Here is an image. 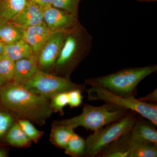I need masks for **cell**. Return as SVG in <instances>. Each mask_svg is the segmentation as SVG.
Here are the masks:
<instances>
[{"label":"cell","instance_id":"obj_1","mask_svg":"<svg viewBox=\"0 0 157 157\" xmlns=\"http://www.w3.org/2000/svg\"><path fill=\"white\" fill-rule=\"evenodd\" d=\"M0 103L15 117L40 126L45 123L53 113L50 100L12 81L0 87Z\"/></svg>","mask_w":157,"mask_h":157},{"label":"cell","instance_id":"obj_2","mask_svg":"<svg viewBox=\"0 0 157 157\" xmlns=\"http://www.w3.org/2000/svg\"><path fill=\"white\" fill-rule=\"evenodd\" d=\"M157 71V65L126 68L106 76L88 78L85 85L100 86L117 95L134 99L140 82Z\"/></svg>","mask_w":157,"mask_h":157},{"label":"cell","instance_id":"obj_3","mask_svg":"<svg viewBox=\"0 0 157 157\" xmlns=\"http://www.w3.org/2000/svg\"><path fill=\"white\" fill-rule=\"evenodd\" d=\"M92 44V36L81 25L67 34L56 63L61 76L70 78L73 70L90 53Z\"/></svg>","mask_w":157,"mask_h":157},{"label":"cell","instance_id":"obj_4","mask_svg":"<svg viewBox=\"0 0 157 157\" xmlns=\"http://www.w3.org/2000/svg\"><path fill=\"white\" fill-rule=\"evenodd\" d=\"M128 111L110 103H105L99 107L85 104L80 115L64 120L55 121L53 123L69 126L74 129L81 126L95 132L120 119Z\"/></svg>","mask_w":157,"mask_h":157},{"label":"cell","instance_id":"obj_5","mask_svg":"<svg viewBox=\"0 0 157 157\" xmlns=\"http://www.w3.org/2000/svg\"><path fill=\"white\" fill-rule=\"evenodd\" d=\"M137 116L136 113L129 110L120 119L108 124L89 135L86 140V149L84 156H96L109 144L129 133Z\"/></svg>","mask_w":157,"mask_h":157},{"label":"cell","instance_id":"obj_6","mask_svg":"<svg viewBox=\"0 0 157 157\" xmlns=\"http://www.w3.org/2000/svg\"><path fill=\"white\" fill-rule=\"evenodd\" d=\"M86 90L89 101L100 100L134 111L157 126V104H147L136 98H124L100 86H91Z\"/></svg>","mask_w":157,"mask_h":157},{"label":"cell","instance_id":"obj_7","mask_svg":"<svg viewBox=\"0 0 157 157\" xmlns=\"http://www.w3.org/2000/svg\"><path fill=\"white\" fill-rule=\"evenodd\" d=\"M23 86L30 91L50 100L59 93L67 92L71 90H86L85 85L74 83L70 78L50 74L41 70Z\"/></svg>","mask_w":157,"mask_h":157},{"label":"cell","instance_id":"obj_8","mask_svg":"<svg viewBox=\"0 0 157 157\" xmlns=\"http://www.w3.org/2000/svg\"><path fill=\"white\" fill-rule=\"evenodd\" d=\"M43 22L51 33L61 32L69 33L80 25L78 17L52 6L43 9Z\"/></svg>","mask_w":157,"mask_h":157},{"label":"cell","instance_id":"obj_9","mask_svg":"<svg viewBox=\"0 0 157 157\" xmlns=\"http://www.w3.org/2000/svg\"><path fill=\"white\" fill-rule=\"evenodd\" d=\"M67 34L61 32L51 33L38 53L39 69L46 70L55 66Z\"/></svg>","mask_w":157,"mask_h":157},{"label":"cell","instance_id":"obj_10","mask_svg":"<svg viewBox=\"0 0 157 157\" xmlns=\"http://www.w3.org/2000/svg\"><path fill=\"white\" fill-rule=\"evenodd\" d=\"M10 21L21 29L38 25L43 22V9L28 2L25 8Z\"/></svg>","mask_w":157,"mask_h":157},{"label":"cell","instance_id":"obj_11","mask_svg":"<svg viewBox=\"0 0 157 157\" xmlns=\"http://www.w3.org/2000/svg\"><path fill=\"white\" fill-rule=\"evenodd\" d=\"M38 55H33L15 62V69L12 82L23 85L32 78L39 70Z\"/></svg>","mask_w":157,"mask_h":157},{"label":"cell","instance_id":"obj_12","mask_svg":"<svg viewBox=\"0 0 157 157\" xmlns=\"http://www.w3.org/2000/svg\"><path fill=\"white\" fill-rule=\"evenodd\" d=\"M50 33L43 22L22 29V39L31 46L34 54L38 55Z\"/></svg>","mask_w":157,"mask_h":157},{"label":"cell","instance_id":"obj_13","mask_svg":"<svg viewBox=\"0 0 157 157\" xmlns=\"http://www.w3.org/2000/svg\"><path fill=\"white\" fill-rule=\"evenodd\" d=\"M155 127L149 121L137 116L130 132L131 137L138 142L157 144V131Z\"/></svg>","mask_w":157,"mask_h":157},{"label":"cell","instance_id":"obj_14","mask_svg":"<svg viewBox=\"0 0 157 157\" xmlns=\"http://www.w3.org/2000/svg\"><path fill=\"white\" fill-rule=\"evenodd\" d=\"M132 142L130 132L109 144L96 157H130Z\"/></svg>","mask_w":157,"mask_h":157},{"label":"cell","instance_id":"obj_15","mask_svg":"<svg viewBox=\"0 0 157 157\" xmlns=\"http://www.w3.org/2000/svg\"><path fill=\"white\" fill-rule=\"evenodd\" d=\"M74 129L69 126L52 124L50 135L51 142L59 148L65 149L75 132Z\"/></svg>","mask_w":157,"mask_h":157},{"label":"cell","instance_id":"obj_16","mask_svg":"<svg viewBox=\"0 0 157 157\" xmlns=\"http://www.w3.org/2000/svg\"><path fill=\"white\" fill-rule=\"evenodd\" d=\"M4 53L15 62L35 54L31 46L22 39L6 45Z\"/></svg>","mask_w":157,"mask_h":157},{"label":"cell","instance_id":"obj_17","mask_svg":"<svg viewBox=\"0 0 157 157\" xmlns=\"http://www.w3.org/2000/svg\"><path fill=\"white\" fill-rule=\"evenodd\" d=\"M6 140L10 145L18 148L28 147L32 143L17 121L13 123L6 133Z\"/></svg>","mask_w":157,"mask_h":157},{"label":"cell","instance_id":"obj_18","mask_svg":"<svg viewBox=\"0 0 157 157\" xmlns=\"http://www.w3.org/2000/svg\"><path fill=\"white\" fill-rule=\"evenodd\" d=\"M28 0H0V19L11 21L25 8Z\"/></svg>","mask_w":157,"mask_h":157},{"label":"cell","instance_id":"obj_19","mask_svg":"<svg viewBox=\"0 0 157 157\" xmlns=\"http://www.w3.org/2000/svg\"><path fill=\"white\" fill-rule=\"evenodd\" d=\"M22 39V29L10 21L0 19V39L5 44H11Z\"/></svg>","mask_w":157,"mask_h":157},{"label":"cell","instance_id":"obj_20","mask_svg":"<svg viewBox=\"0 0 157 157\" xmlns=\"http://www.w3.org/2000/svg\"><path fill=\"white\" fill-rule=\"evenodd\" d=\"M86 142L83 137L74 132L65 147V153L73 157L84 156Z\"/></svg>","mask_w":157,"mask_h":157},{"label":"cell","instance_id":"obj_21","mask_svg":"<svg viewBox=\"0 0 157 157\" xmlns=\"http://www.w3.org/2000/svg\"><path fill=\"white\" fill-rule=\"evenodd\" d=\"M157 144L133 140L130 157H156Z\"/></svg>","mask_w":157,"mask_h":157},{"label":"cell","instance_id":"obj_22","mask_svg":"<svg viewBox=\"0 0 157 157\" xmlns=\"http://www.w3.org/2000/svg\"><path fill=\"white\" fill-rule=\"evenodd\" d=\"M16 121L25 134L32 142L37 143L43 136L44 132L38 130L28 120L17 118Z\"/></svg>","mask_w":157,"mask_h":157},{"label":"cell","instance_id":"obj_23","mask_svg":"<svg viewBox=\"0 0 157 157\" xmlns=\"http://www.w3.org/2000/svg\"><path fill=\"white\" fill-rule=\"evenodd\" d=\"M15 61L10 59L5 53L0 55V77L8 82L13 80Z\"/></svg>","mask_w":157,"mask_h":157},{"label":"cell","instance_id":"obj_24","mask_svg":"<svg viewBox=\"0 0 157 157\" xmlns=\"http://www.w3.org/2000/svg\"><path fill=\"white\" fill-rule=\"evenodd\" d=\"M50 105L52 112L64 114L63 108L68 104V92L59 93L50 99Z\"/></svg>","mask_w":157,"mask_h":157},{"label":"cell","instance_id":"obj_25","mask_svg":"<svg viewBox=\"0 0 157 157\" xmlns=\"http://www.w3.org/2000/svg\"><path fill=\"white\" fill-rule=\"evenodd\" d=\"M81 0H53L52 6L78 17V5Z\"/></svg>","mask_w":157,"mask_h":157},{"label":"cell","instance_id":"obj_26","mask_svg":"<svg viewBox=\"0 0 157 157\" xmlns=\"http://www.w3.org/2000/svg\"><path fill=\"white\" fill-rule=\"evenodd\" d=\"M17 118L9 110H0V138L6 137L8 130Z\"/></svg>","mask_w":157,"mask_h":157},{"label":"cell","instance_id":"obj_27","mask_svg":"<svg viewBox=\"0 0 157 157\" xmlns=\"http://www.w3.org/2000/svg\"><path fill=\"white\" fill-rule=\"evenodd\" d=\"M82 91L79 89L71 90L68 92V105L71 108L79 107L82 102Z\"/></svg>","mask_w":157,"mask_h":157},{"label":"cell","instance_id":"obj_28","mask_svg":"<svg viewBox=\"0 0 157 157\" xmlns=\"http://www.w3.org/2000/svg\"><path fill=\"white\" fill-rule=\"evenodd\" d=\"M139 101L145 102L147 104H157V90L155 89L152 92L146 96L137 99Z\"/></svg>","mask_w":157,"mask_h":157},{"label":"cell","instance_id":"obj_29","mask_svg":"<svg viewBox=\"0 0 157 157\" xmlns=\"http://www.w3.org/2000/svg\"><path fill=\"white\" fill-rule=\"evenodd\" d=\"M28 2L37 5L42 9L52 6L53 0H28Z\"/></svg>","mask_w":157,"mask_h":157},{"label":"cell","instance_id":"obj_30","mask_svg":"<svg viewBox=\"0 0 157 157\" xmlns=\"http://www.w3.org/2000/svg\"><path fill=\"white\" fill-rule=\"evenodd\" d=\"M6 45L0 39V55L4 53Z\"/></svg>","mask_w":157,"mask_h":157},{"label":"cell","instance_id":"obj_31","mask_svg":"<svg viewBox=\"0 0 157 157\" xmlns=\"http://www.w3.org/2000/svg\"><path fill=\"white\" fill-rule=\"evenodd\" d=\"M8 82H9L7 81L6 79L0 77V87L4 86V85L7 84Z\"/></svg>","mask_w":157,"mask_h":157},{"label":"cell","instance_id":"obj_32","mask_svg":"<svg viewBox=\"0 0 157 157\" xmlns=\"http://www.w3.org/2000/svg\"><path fill=\"white\" fill-rule=\"evenodd\" d=\"M8 156V153L6 151L0 149V157H6Z\"/></svg>","mask_w":157,"mask_h":157},{"label":"cell","instance_id":"obj_33","mask_svg":"<svg viewBox=\"0 0 157 157\" xmlns=\"http://www.w3.org/2000/svg\"><path fill=\"white\" fill-rule=\"evenodd\" d=\"M138 1H144V2H153V1H155L156 0H138Z\"/></svg>","mask_w":157,"mask_h":157}]
</instances>
